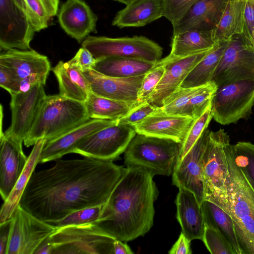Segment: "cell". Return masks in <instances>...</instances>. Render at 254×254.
Instances as JSON below:
<instances>
[{
    "label": "cell",
    "mask_w": 254,
    "mask_h": 254,
    "mask_svg": "<svg viewBox=\"0 0 254 254\" xmlns=\"http://www.w3.org/2000/svg\"><path fill=\"white\" fill-rule=\"evenodd\" d=\"M0 64L15 72L21 80V91L37 84L45 85L52 70L48 57L32 49L4 51L0 54Z\"/></svg>",
    "instance_id": "obj_14"
},
{
    "label": "cell",
    "mask_w": 254,
    "mask_h": 254,
    "mask_svg": "<svg viewBox=\"0 0 254 254\" xmlns=\"http://www.w3.org/2000/svg\"><path fill=\"white\" fill-rule=\"evenodd\" d=\"M136 134L132 126L117 122L84 139L72 153L84 157L113 161L125 151Z\"/></svg>",
    "instance_id": "obj_10"
},
{
    "label": "cell",
    "mask_w": 254,
    "mask_h": 254,
    "mask_svg": "<svg viewBox=\"0 0 254 254\" xmlns=\"http://www.w3.org/2000/svg\"><path fill=\"white\" fill-rule=\"evenodd\" d=\"M232 151L236 164L254 190V144L240 141L232 145Z\"/></svg>",
    "instance_id": "obj_36"
},
{
    "label": "cell",
    "mask_w": 254,
    "mask_h": 254,
    "mask_svg": "<svg viewBox=\"0 0 254 254\" xmlns=\"http://www.w3.org/2000/svg\"><path fill=\"white\" fill-rule=\"evenodd\" d=\"M153 177L142 167L125 168L96 223L106 233L123 242L146 234L153 224L154 202L158 195Z\"/></svg>",
    "instance_id": "obj_2"
},
{
    "label": "cell",
    "mask_w": 254,
    "mask_h": 254,
    "mask_svg": "<svg viewBox=\"0 0 254 254\" xmlns=\"http://www.w3.org/2000/svg\"><path fill=\"white\" fill-rule=\"evenodd\" d=\"M198 0H162L163 16L176 24Z\"/></svg>",
    "instance_id": "obj_41"
},
{
    "label": "cell",
    "mask_w": 254,
    "mask_h": 254,
    "mask_svg": "<svg viewBox=\"0 0 254 254\" xmlns=\"http://www.w3.org/2000/svg\"><path fill=\"white\" fill-rule=\"evenodd\" d=\"M130 247L126 244L119 240H115L114 243V254H132Z\"/></svg>",
    "instance_id": "obj_49"
},
{
    "label": "cell",
    "mask_w": 254,
    "mask_h": 254,
    "mask_svg": "<svg viewBox=\"0 0 254 254\" xmlns=\"http://www.w3.org/2000/svg\"><path fill=\"white\" fill-rule=\"evenodd\" d=\"M90 91L102 97L125 102L139 101L138 93L145 74L128 78L103 75L91 69L82 72Z\"/></svg>",
    "instance_id": "obj_17"
},
{
    "label": "cell",
    "mask_w": 254,
    "mask_h": 254,
    "mask_svg": "<svg viewBox=\"0 0 254 254\" xmlns=\"http://www.w3.org/2000/svg\"><path fill=\"white\" fill-rule=\"evenodd\" d=\"M96 59L92 54L86 49L81 47L75 55L68 62L78 68L81 72L93 69L96 63Z\"/></svg>",
    "instance_id": "obj_45"
},
{
    "label": "cell",
    "mask_w": 254,
    "mask_h": 254,
    "mask_svg": "<svg viewBox=\"0 0 254 254\" xmlns=\"http://www.w3.org/2000/svg\"><path fill=\"white\" fill-rule=\"evenodd\" d=\"M254 80H244L218 86L211 100L214 120L222 125L235 123L252 113Z\"/></svg>",
    "instance_id": "obj_8"
},
{
    "label": "cell",
    "mask_w": 254,
    "mask_h": 254,
    "mask_svg": "<svg viewBox=\"0 0 254 254\" xmlns=\"http://www.w3.org/2000/svg\"><path fill=\"white\" fill-rule=\"evenodd\" d=\"M242 35L254 49V3L250 0H246L245 2Z\"/></svg>",
    "instance_id": "obj_46"
},
{
    "label": "cell",
    "mask_w": 254,
    "mask_h": 254,
    "mask_svg": "<svg viewBox=\"0 0 254 254\" xmlns=\"http://www.w3.org/2000/svg\"><path fill=\"white\" fill-rule=\"evenodd\" d=\"M82 47L88 50L97 60L119 57L157 63L163 53L159 45L142 36L120 38L89 36L82 42Z\"/></svg>",
    "instance_id": "obj_7"
},
{
    "label": "cell",
    "mask_w": 254,
    "mask_h": 254,
    "mask_svg": "<svg viewBox=\"0 0 254 254\" xmlns=\"http://www.w3.org/2000/svg\"><path fill=\"white\" fill-rule=\"evenodd\" d=\"M190 242L183 233L181 232L178 240L172 246L168 253L169 254H191Z\"/></svg>",
    "instance_id": "obj_47"
},
{
    "label": "cell",
    "mask_w": 254,
    "mask_h": 254,
    "mask_svg": "<svg viewBox=\"0 0 254 254\" xmlns=\"http://www.w3.org/2000/svg\"><path fill=\"white\" fill-rule=\"evenodd\" d=\"M0 193L4 201L22 173L28 160L22 142L0 131Z\"/></svg>",
    "instance_id": "obj_19"
},
{
    "label": "cell",
    "mask_w": 254,
    "mask_h": 254,
    "mask_svg": "<svg viewBox=\"0 0 254 254\" xmlns=\"http://www.w3.org/2000/svg\"><path fill=\"white\" fill-rule=\"evenodd\" d=\"M217 87L213 81L202 85L191 98L181 116L190 117L194 120L200 117L210 104Z\"/></svg>",
    "instance_id": "obj_35"
},
{
    "label": "cell",
    "mask_w": 254,
    "mask_h": 254,
    "mask_svg": "<svg viewBox=\"0 0 254 254\" xmlns=\"http://www.w3.org/2000/svg\"><path fill=\"white\" fill-rule=\"evenodd\" d=\"M115 1H117L121 3L125 4L126 5H127L131 3V2L134 1L135 0H114Z\"/></svg>",
    "instance_id": "obj_51"
},
{
    "label": "cell",
    "mask_w": 254,
    "mask_h": 254,
    "mask_svg": "<svg viewBox=\"0 0 254 254\" xmlns=\"http://www.w3.org/2000/svg\"><path fill=\"white\" fill-rule=\"evenodd\" d=\"M104 204L87 207L74 211L64 218L50 224L58 228L68 225L96 223L100 217Z\"/></svg>",
    "instance_id": "obj_39"
},
{
    "label": "cell",
    "mask_w": 254,
    "mask_h": 254,
    "mask_svg": "<svg viewBox=\"0 0 254 254\" xmlns=\"http://www.w3.org/2000/svg\"><path fill=\"white\" fill-rule=\"evenodd\" d=\"M159 108L145 101L132 109L125 116L118 120L117 122L119 123L133 127L157 111Z\"/></svg>",
    "instance_id": "obj_43"
},
{
    "label": "cell",
    "mask_w": 254,
    "mask_h": 254,
    "mask_svg": "<svg viewBox=\"0 0 254 254\" xmlns=\"http://www.w3.org/2000/svg\"><path fill=\"white\" fill-rule=\"evenodd\" d=\"M180 143L173 140L136 133L124 152L128 166L144 168L154 176H170L178 162Z\"/></svg>",
    "instance_id": "obj_5"
},
{
    "label": "cell",
    "mask_w": 254,
    "mask_h": 254,
    "mask_svg": "<svg viewBox=\"0 0 254 254\" xmlns=\"http://www.w3.org/2000/svg\"><path fill=\"white\" fill-rule=\"evenodd\" d=\"M48 238L39 246L34 252L35 254H52L53 247L49 243Z\"/></svg>",
    "instance_id": "obj_50"
},
{
    "label": "cell",
    "mask_w": 254,
    "mask_h": 254,
    "mask_svg": "<svg viewBox=\"0 0 254 254\" xmlns=\"http://www.w3.org/2000/svg\"><path fill=\"white\" fill-rule=\"evenodd\" d=\"M52 70L59 84V94L85 102L90 91L88 81L82 72L68 61H60Z\"/></svg>",
    "instance_id": "obj_27"
},
{
    "label": "cell",
    "mask_w": 254,
    "mask_h": 254,
    "mask_svg": "<svg viewBox=\"0 0 254 254\" xmlns=\"http://www.w3.org/2000/svg\"><path fill=\"white\" fill-rule=\"evenodd\" d=\"M35 31L23 0H0V48L30 50Z\"/></svg>",
    "instance_id": "obj_13"
},
{
    "label": "cell",
    "mask_w": 254,
    "mask_h": 254,
    "mask_svg": "<svg viewBox=\"0 0 254 254\" xmlns=\"http://www.w3.org/2000/svg\"><path fill=\"white\" fill-rule=\"evenodd\" d=\"M117 122L90 119L60 136L46 141L41 154L39 163L57 160L66 154L72 153L74 148L84 139Z\"/></svg>",
    "instance_id": "obj_20"
},
{
    "label": "cell",
    "mask_w": 254,
    "mask_h": 254,
    "mask_svg": "<svg viewBox=\"0 0 254 254\" xmlns=\"http://www.w3.org/2000/svg\"><path fill=\"white\" fill-rule=\"evenodd\" d=\"M230 144L229 136L224 129L210 131L202 159L204 200L212 202L225 195L226 150Z\"/></svg>",
    "instance_id": "obj_9"
},
{
    "label": "cell",
    "mask_w": 254,
    "mask_h": 254,
    "mask_svg": "<svg viewBox=\"0 0 254 254\" xmlns=\"http://www.w3.org/2000/svg\"><path fill=\"white\" fill-rule=\"evenodd\" d=\"M209 50L177 60L163 65L165 68L163 75L154 91L146 101L158 107H162L164 99L181 86L190 71Z\"/></svg>",
    "instance_id": "obj_22"
},
{
    "label": "cell",
    "mask_w": 254,
    "mask_h": 254,
    "mask_svg": "<svg viewBox=\"0 0 254 254\" xmlns=\"http://www.w3.org/2000/svg\"><path fill=\"white\" fill-rule=\"evenodd\" d=\"M245 2L246 0H229L219 22L212 31L215 42L228 41L236 35L242 34Z\"/></svg>",
    "instance_id": "obj_32"
},
{
    "label": "cell",
    "mask_w": 254,
    "mask_h": 254,
    "mask_svg": "<svg viewBox=\"0 0 254 254\" xmlns=\"http://www.w3.org/2000/svg\"><path fill=\"white\" fill-rule=\"evenodd\" d=\"M29 22L35 32L46 28L57 14L59 0H23Z\"/></svg>",
    "instance_id": "obj_34"
},
{
    "label": "cell",
    "mask_w": 254,
    "mask_h": 254,
    "mask_svg": "<svg viewBox=\"0 0 254 254\" xmlns=\"http://www.w3.org/2000/svg\"><path fill=\"white\" fill-rule=\"evenodd\" d=\"M205 224L218 230L232 247L235 254H242L230 215L216 204L204 199L200 204Z\"/></svg>",
    "instance_id": "obj_33"
},
{
    "label": "cell",
    "mask_w": 254,
    "mask_h": 254,
    "mask_svg": "<svg viewBox=\"0 0 254 254\" xmlns=\"http://www.w3.org/2000/svg\"><path fill=\"white\" fill-rule=\"evenodd\" d=\"M156 64L142 59L111 57L97 60L93 69L108 76L128 78L144 75Z\"/></svg>",
    "instance_id": "obj_29"
},
{
    "label": "cell",
    "mask_w": 254,
    "mask_h": 254,
    "mask_svg": "<svg viewBox=\"0 0 254 254\" xmlns=\"http://www.w3.org/2000/svg\"><path fill=\"white\" fill-rule=\"evenodd\" d=\"M62 29L79 43L96 31L97 17L83 0H67L58 14Z\"/></svg>",
    "instance_id": "obj_21"
},
{
    "label": "cell",
    "mask_w": 254,
    "mask_h": 254,
    "mask_svg": "<svg viewBox=\"0 0 254 254\" xmlns=\"http://www.w3.org/2000/svg\"><path fill=\"white\" fill-rule=\"evenodd\" d=\"M210 130L206 129L187 154L177 162L172 173V184L194 193L198 203L204 200L202 159Z\"/></svg>",
    "instance_id": "obj_16"
},
{
    "label": "cell",
    "mask_w": 254,
    "mask_h": 254,
    "mask_svg": "<svg viewBox=\"0 0 254 254\" xmlns=\"http://www.w3.org/2000/svg\"><path fill=\"white\" fill-rule=\"evenodd\" d=\"M175 203L177 219L182 232L190 241L202 240L204 222L200 204L194 193L185 189H179Z\"/></svg>",
    "instance_id": "obj_24"
},
{
    "label": "cell",
    "mask_w": 254,
    "mask_h": 254,
    "mask_svg": "<svg viewBox=\"0 0 254 254\" xmlns=\"http://www.w3.org/2000/svg\"><path fill=\"white\" fill-rule=\"evenodd\" d=\"M244 80H254V49L242 34L230 40L214 72L217 86Z\"/></svg>",
    "instance_id": "obj_11"
},
{
    "label": "cell",
    "mask_w": 254,
    "mask_h": 254,
    "mask_svg": "<svg viewBox=\"0 0 254 254\" xmlns=\"http://www.w3.org/2000/svg\"><path fill=\"white\" fill-rule=\"evenodd\" d=\"M194 121L188 117L168 115L160 107L132 127L136 133L171 139L181 144Z\"/></svg>",
    "instance_id": "obj_18"
},
{
    "label": "cell",
    "mask_w": 254,
    "mask_h": 254,
    "mask_svg": "<svg viewBox=\"0 0 254 254\" xmlns=\"http://www.w3.org/2000/svg\"><path fill=\"white\" fill-rule=\"evenodd\" d=\"M46 139L38 140L28 157L26 166L7 198L3 201L0 211V224L11 219L19 205L30 178L39 163L40 157Z\"/></svg>",
    "instance_id": "obj_28"
},
{
    "label": "cell",
    "mask_w": 254,
    "mask_h": 254,
    "mask_svg": "<svg viewBox=\"0 0 254 254\" xmlns=\"http://www.w3.org/2000/svg\"><path fill=\"white\" fill-rule=\"evenodd\" d=\"M229 0H198L183 17L173 25V34L190 30L213 31Z\"/></svg>",
    "instance_id": "obj_23"
},
{
    "label": "cell",
    "mask_w": 254,
    "mask_h": 254,
    "mask_svg": "<svg viewBox=\"0 0 254 254\" xmlns=\"http://www.w3.org/2000/svg\"><path fill=\"white\" fill-rule=\"evenodd\" d=\"M143 102L120 101L89 91L84 103L90 119L118 121Z\"/></svg>",
    "instance_id": "obj_30"
},
{
    "label": "cell",
    "mask_w": 254,
    "mask_h": 254,
    "mask_svg": "<svg viewBox=\"0 0 254 254\" xmlns=\"http://www.w3.org/2000/svg\"><path fill=\"white\" fill-rule=\"evenodd\" d=\"M11 219L0 224V254H7L9 241Z\"/></svg>",
    "instance_id": "obj_48"
},
{
    "label": "cell",
    "mask_w": 254,
    "mask_h": 254,
    "mask_svg": "<svg viewBox=\"0 0 254 254\" xmlns=\"http://www.w3.org/2000/svg\"><path fill=\"white\" fill-rule=\"evenodd\" d=\"M252 1L254 3V0H252Z\"/></svg>",
    "instance_id": "obj_52"
},
{
    "label": "cell",
    "mask_w": 254,
    "mask_h": 254,
    "mask_svg": "<svg viewBox=\"0 0 254 254\" xmlns=\"http://www.w3.org/2000/svg\"><path fill=\"white\" fill-rule=\"evenodd\" d=\"M48 239L52 254H114L116 240L96 223L57 228Z\"/></svg>",
    "instance_id": "obj_6"
},
{
    "label": "cell",
    "mask_w": 254,
    "mask_h": 254,
    "mask_svg": "<svg viewBox=\"0 0 254 254\" xmlns=\"http://www.w3.org/2000/svg\"><path fill=\"white\" fill-rule=\"evenodd\" d=\"M125 169L110 160L59 159L53 167L33 173L19 205L51 223L74 211L104 204Z\"/></svg>",
    "instance_id": "obj_1"
},
{
    "label": "cell",
    "mask_w": 254,
    "mask_h": 254,
    "mask_svg": "<svg viewBox=\"0 0 254 254\" xmlns=\"http://www.w3.org/2000/svg\"><path fill=\"white\" fill-rule=\"evenodd\" d=\"M20 205L11 218L7 254H33L39 246L56 230Z\"/></svg>",
    "instance_id": "obj_12"
},
{
    "label": "cell",
    "mask_w": 254,
    "mask_h": 254,
    "mask_svg": "<svg viewBox=\"0 0 254 254\" xmlns=\"http://www.w3.org/2000/svg\"><path fill=\"white\" fill-rule=\"evenodd\" d=\"M212 254H235L233 250L224 237L216 229L204 224L201 240Z\"/></svg>",
    "instance_id": "obj_40"
},
{
    "label": "cell",
    "mask_w": 254,
    "mask_h": 254,
    "mask_svg": "<svg viewBox=\"0 0 254 254\" xmlns=\"http://www.w3.org/2000/svg\"><path fill=\"white\" fill-rule=\"evenodd\" d=\"M10 96L11 121L4 133L23 142L47 96L44 84H37L27 91L13 93Z\"/></svg>",
    "instance_id": "obj_15"
},
{
    "label": "cell",
    "mask_w": 254,
    "mask_h": 254,
    "mask_svg": "<svg viewBox=\"0 0 254 254\" xmlns=\"http://www.w3.org/2000/svg\"><path fill=\"white\" fill-rule=\"evenodd\" d=\"M165 71L163 65H157L146 73L138 93L139 101H146L155 90Z\"/></svg>",
    "instance_id": "obj_42"
},
{
    "label": "cell",
    "mask_w": 254,
    "mask_h": 254,
    "mask_svg": "<svg viewBox=\"0 0 254 254\" xmlns=\"http://www.w3.org/2000/svg\"><path fill=\"white\" fill-rule=\"evenodd\" d=\"M229 40L217 42L190 71L181 86L184 88L204 85L212 81L214 72Z\"/></svg>",
    "instance_id": "obj_31"
},
{
    "label": "cell",
    "mask_w": 254,
    "mask_h": 254,
    "mask_svg": "<svg viewBox=\"0 0 254 254\" xmlns=\"http://www.w3.org/2000/svg\"><path fill=\"white\" fill-rule=\"evenodd\" d=\"M212 31L190 30L173 34L171 50L157 65L165 64L211 49L216 44Z\"/></svg>",
    "instance_id": "obj_25"
},
{
    "label": "cell",
    "mask_w": 254,
    "mask_h": 254,
    "mask_svg": "<svg viewBox=\"0 0 254 254\" xmlns=\"http://www.w3.org/2000/svg\"><path fill=\"white\" fill-rule=\"evenodd\" d=\"M212 118L211 102L203 113L194 120L185 140L180 144L178 162L181 160L195 144L202 133L207 128Z\"/></svg>",
    "instance_id": "obj_38"
},
{
    "label": "cell",
    "mask_w": 254,
    "mask_h": 254,
    "mask_svg": "<svg viewBox=\"0 0 254 254\" xmlns=\"http://www.w3.org/2000/svg\"><path fill=\"white\" fill-rule=\"evenodd\" d=\"M202 86L189 88L179 87L164 99L161 110L168 115L181 116L191 98Z\"/></svg>",
    "instance_id": "obj_37"
},
{
    "label": "cell",
    "mask_w": 254,
    "mask_h": 254,
    "mask_svg": "<svg viewBox=\"0 0 254 254\" xmlns=\"http://www.w3.org/2000/svg\"><path fill=\"white\" fill-rule=\"evenodd\" d=\"M226 156L225 195L212 202L232 218L242 254H254V190L236 164L231 144L227 148Z\"/></svg>",
    "instance_id": "obj_3"
},
{
    "label": "cell",
    "mask_w": 254,
    "mask_h": 254,
    "mask_svg": "<svg viewBox=\"0 0 254 254\" xmlns=\"http://www.w3.org/2000/svg\"><path fill=\"white\" fill-rule=\"evenodd\" d=\"M162 16V0H135L117 13L112 25L120 28L141 27Z\"/></svg>",
    "instance_id": "obj_26"
},
{
    "label": "cell",
    "mask_w": 254,
    "mask_h": 254,
    "mask_svg": "<svg viewBox=\"0 0 254 254\" xmlns=\"http://www.w3.org/2000/svg\"><path fill=\"white\" fill-rule=\"evenodd\" d=\"M89 119L84 102L59 94L47 95L24 144L29 147L42 138L52 140Z\"/></svg>",
    "instance_id": "obj_4"
},
{
    "label": "cell",
    "mask_w": 254,
    "mask_h": 254,
    "mask_svg": "<svg viewBox=\"0 0 254 254\" xmlns=\"http://www.w3.org/2000/svg\"><path fill=\"white\" fill-rule=\"evenodd\" d=\"M21 80L9 67L0 64V86L10 94L21 91Z\"/></svg>",
    "instance_id": "obj_44"
}]
</instances>
